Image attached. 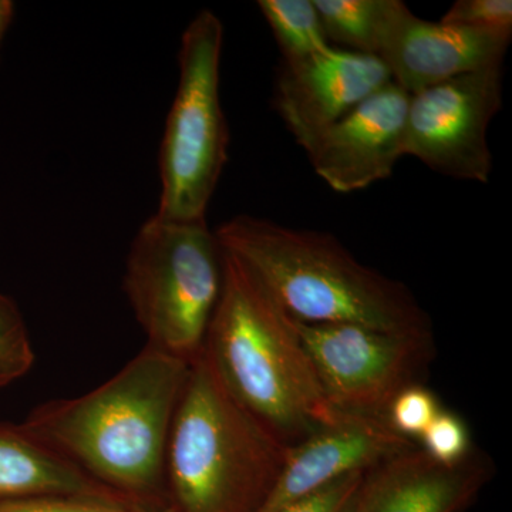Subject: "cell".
Segmentation results:
<instances>
[{"instance_id":"2e32d148","label":"cell","mask_w":512,"mask_h":512,"mask_svg":"<svg viewBox=\"0 0 512 512\" xmlns=\"http://www.w3.org/2000/svg\"><path fill=\"white\" fill-rule=\"evenodd\" d=\"M284 63H298L328 49V37L313 0H259Z\"/></svg>"},{"instance_id":"9a60e30c","label":"cell","mask_w":512,"mask_h":512,"mask_svg":"<svg viewBox=\"0 0 512 512\" xmlns=\"http://www.w3.org/2000/svg\"><path fill=\"white\" fill-rule=\"evenodd\" d=\"M329 43L376 56L384 20L393 0H313ZM332 45V43H330Z\"/></svg>"},{"instance_id":"277c9868","label":"cell","mask_w":512,"mask_h":512,"mask_svg":"<svg viewBox=\"0 0 512 512\" xmlns=\"http://www.w3.org/2000/svg\"><path fill=\"white\" fill-rule=\"evenodd\" d=\"M286 450L227 392L202 352L192 360L165 454L175 512H259Z\"/></svg>"},{"instance_id":"52a82bcc","label":"cell","mask_w":512,"mask_h":512,"mask_svg":"<svg viewBox=\"0 0 512 512\" xmlns=\"http://www.w3.org/2000/svg\"><path fill=\"white\" fill-rule=\"evenodd\" d=\"M296 322V320H295ZM333 410L384 417L394 397L420 383L433 357V335H406L362 325L296 322Z\"/></svg>"},{"instance_id":"cb8c5ba5","label":"cell","mask_w":512,"mask_h":512,"mask_svg":"<svg viewBox=\"0 0 512 512\" xmlns=\"http://www.w3.org/2000/svg\"><path fill=\"white\" fill-rule=\"evenodd\" d=\"M127 512H175L174 510H151V508H130Z\"/></svg>"},{"instance_id":"5b68a950","label":"cell","mask_w":512,"mask_h":512,"mask_svg":"<svg viewBox=\"0 0 512 512\" xmlns=\"http://www.w3.org/2000/svg\"><path fill=\"white\" fill-rule=\"evenodd\" d=\"M224 252L205 221L154 215L127 256L124 292L147 345L192 362L220 301Z\"/></svg>"},{"instance_id":"5bb4252c","label":"cell","mask_w":512,"mask_h":512,"mask_svg":"<svg viewBox=\"0 0 512 512\" xmlns=\"http://www.w3.org/2000/svg\"><path fill=\"white\" fill-rule=\"evenodd\" d=\"M40 495H80L130 505L33 439L22 424L0 423V504Z\"/></svg>"},{"instance_id":"7c38bea8","label":"cell","mask_w":512,"mask_h":512,"mask_svg":"<svg viewBox=\"0 0 512 512\" xmlns=\"http://www.w3.org/2000/svg\"><path fill=\"white\" fill-rule=\"evenodd\" d=\"M409 100L389 83L320 134L305 150L315 173L340 194L389 178L404 157Z\"/></svg>"},{"instance_id":"6da1fadb","label":"cell","mask_w":512,"mask_h":512,"mask_svg":"<svg viewBox=\"0 0 512 512\" xmlns=\"http://www.w3.org/2000/svg\"><path fill=\"white\" fill-rule=\"evenodd\" d=\"M190 365L146 345L93 392L37 406L20 424L87 477L140 507L163 491L168 437Z\"/></svg>"},{"instance_id":"8992f818","label":"cell","mask_w":512,"mask_h":512,"mask_svg":"<svg viewBox=\"0 0 512 512\" xmlns=\"http://www.w3.org/2000/svg\"><path fill=\"white\" fill-rule=\"evenodd\" d=\"M224 28L202 10L185 29L180 82L160 151L158 217L205 221L228 158L229 131L221 106L220 64Z\"/></svg>"},{"instance_id":"d6986e66","label":"cell","mask_w":512,"mask_h":512,"mask_svg":"<svg viewBox=\"0 0 512 512\" xmlns=\"http://www.w3.org/2000/svg\"><path fill=\"white\" fill-rule=\"evenodd\" d=\"M441 409L436 394L424 384L417 383L394 397L387 409L386 420L397 434L417 443Z\"/></svg>"},{"instance_id":"ffe728a7","label":"cell","mask_w":512,"mask_h":512,"mask_svg":"<svg viewBox=\"0 0 512 512\" xmlns=\"http://www.w3.org/2000/svg\"><path fill=\"white\" fill-rule=\"evenodd\" d=\"M440 22L484 32L512 33L511 0H458Z\"/></svg>"},{"instance_id":"ba28073f","label":"cell","mask_w":512,"mask_h":512,"mask_svg":"<svg viewBox=\"0 0 512 512\" xmlns=\"http://www.w3.org/2000/svg\"><path fill=\"white\" fill-rule=\"evenodd\" d=\"M501 106L503 66L410 94L404 156L446 177L487 184L493 171L488 128Z\"/></svg>"},{"instance_id":"4fadbf2b","label":"cell","mask_w":512,"mask_h":512,"mask_svg":"<svg viewBox=\"0 0 512 512\" xmlns=\"http://www.w3.org/2000/svg\"><path fill=\"white\" fill-rule=\"evenodd\" d=\"M487 466L474 454L443 466L414 447L367 471L352 512H458L484 484Z\"/></svg>"},{"instance_id":"30bf717a","label":"cell","mask_w":512,"mask_h":512,"mask_svg":"<svg viewBox=\"0 0 512 512\" xmlns=\"http://www.w3.org/2000/svg\"><path fill=\"white\" fill-rule=\"evenodd\" d=\"M419 446L400 436L384 417L338 412L286 450L274 490L259 512H278L340 478L367 473Z\"/></svg>"},{"instance_id":"8fae6325","label":"cell","mask_w":512,"mask_h":512,"mask_svg":"<svg viewBox=\"0 0 512 512\" xmlns=\"http://www.w3.org/2000/svg\"><path fill=\"white\" fill-rule=\"evenodd\" d=\"M377 56L329 46L298 63H282L275 109L296 143L306 150L370 96L392 83Z\"/></svg>"},{"instance_id":"ac0fdd59","label":"cell","mask_w":512,"mask_h":512,"mask_svg":"<svg viewBox=\"0 0 512 512\" xmlns=\"http://www.w3.org/2000/svg\"><path fill=\"white\" fill-rule=\"evenodd\" d=\"M417 443L427 456L448 467L463 463L473 454L466 421L444 409L431 421Z\"/></svg>"},{"instance_id":"7a4b0ae2","label":"cell","mask_w":512,"mask_h":512,"mask_svg":"<svg viewBox=\"0 0 512 512\" xmlns=\"http://www.w3.org/2000/svg\"><path fill=\"white\" fill-rule=\"evenodd\" d=\"M215 235L296 322L433 335L429 315L403 282L362 264L329 232L238 215Z\"/></svg>"},{"instance_id":"9c48e42d","label":"cell","mask_w":512,"mask_h":512,"mask_svg":"<svg viewBox=\"0 0 512 512\" xmlns=\"http://www.w3.org/2000/svg\"><path fill=\"white\" fill-rule=\"evenodd\" d=\"M512 33L484 32L413 15L393 0L384 20L376 56L393 83L409 94L461 76L503 66Z\"/></svg>"},{"instance_id":"e0dca14e","label":"cell","mask_w":512,"mask_h":512,"mask_svg":"<svg viewBox=\"0 0 512 512\" xmlns=\"http://www.w3.org/2000/svg\"><path fill=\"white\" fill-rule=\"evenodd\" d=\"M35 352L22 312L0 293V387L16 382L32 369Z\"/></svg>"},{"instance_id":"3957f363","label":"cell","mask_w":512,"mask_h":512,"mask_svg":"<svg viewBox=\"0 0 512 512\" xmlns=\"http://www.w3.org/2000/svg\"><path fill=\"white\" fill-rule=\"evenodd\" d=\"M222 252L224 282L202 355L227 392L293 446L329 420L333 409L295 320L247 266Z\"/></svg>"},{"instance_id":"603a6c76","label":"cell","mask_w":512,"mask_h":512,"mask_svg":"<svg viewBox=\"0 0 512 512\" xmlns=\"http://www.w3.org/2000/svg\"><path fill=\"white\" fill-rule=\"evenodd\" d=\"M13 15H15V5L10 0H0V46L12 23Z\"/></svg>"},{"instance_id":"7402d4cb","label":"cell","mask_w":512,"mask_h":512,"mask_svg":"<svg viewBox=\"0 0 512 512\" xmlns=\"http://www.w3.org/2000/svg\"><path fill=\"white\" fill-rule=\"evenodd\" d=\"M365 474L340 478L278 512H352Z\"/></svg>"},{"instance_id":"44dd1931","label":"cell","mask_w":512,"mask_h":512,"mask_svg":"<svg viewBox=\"0 0 512 512\" xmlns=\"http://www.w3.org/2000/svg\"><path fill=\"white\" fill-rule=\"evenodd\" d=\"M130 505L80 495H40L0 504V512H127Z\"/></svg>"}]
</instances>
